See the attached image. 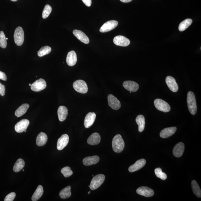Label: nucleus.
<instances>
[{"label":"nucleus","mask_w":201,"mask_h":201,"mask_svg":"<svg viewBox=\"0 0 201 201\" xmlns=\"http://www.w3.org/2000/svg\"><path fill=\"white\" fill-rule=\"evenodd\" d=\"M113 42L117 46L122 47H126L130 44L129 39L122 35H118L114 37Z\"/></svg>","instance_id":"9b49d317"},{"label":"nucleus","mask_w":201,"mask_h":201,"mask_svg":"<svg viewBox=\"0 0 201 201\" xmlns=\"http://www.w3.org/2000/svg\"><path fill=\"white\" fill-rule=\"evenodd\" d=\"M125 146V142L121 135L120 134L116 135L112 141L113 151L117 153H121L123 151Z\"/></svg>","instance_id":"f03ea898"},{"label":"nucleus","mask_w":201,"mask_h":201,"mask_svg":"<svg viewBox=\"0 0 201 201\" xmlns=\"http://www.w3.org/2000/svg\"><path fill=\"white\" fill-rule=\"evenodd\" d=\"M166 84L169 89L172 92L176 93L178 90V86L175 79L172 77L168 76L165 80Z\"/></svg>","instance_id":"ddd939ff"},{"label":"nucleus","mask_w":201,"mask_h":201,"mask_svg":"<svg viewBox=\"0 0 201 201\" xmlns=\"http://www.w3.org/2000/svg\"><path fill=\"white\" fill-rule=\"evenodd\" d=\"M22 171H23V172H24V170H22Z\"/></svg>","instance_id":"09e8293b"},{"label":"nucleus","mask_w":201,"mask_h":201,"mask_svg":"<svg viewBox=\"0 0 201 201\" xmlns=\"http://www.w3.org/2000/svg\"><path fill=\"white\" fill-rule=\"evenodd\" d=\"M0 79L6 81L7 79V77L5 73L0 71Z\"/></svg>","instance_id":"ea45409f"},{"label":"nucleus","mask_w":201,"mask_h":201,"mask_svg":"<svg viewBox=\"0 0 201 201\" xmlns=\"http://www.w3.org/2000/svg\"><path fill=\"white\" fill-rule=\"evenodd\" d=\"M136 192L141 196H144L147 198L151 197L154 194L153 190L147 187H141L137 189Z\"/></svg>","instance_id":"f8f14e48"},{"label":"nucleus","mask_w":201,"mask_h":201,"mask_svg":"<svg viewBox=\"0 0 201 201\" xmlns=\"http://www.w3.org/2000/svg\"><path fill=\"white\" fill-rule=\"evenodd\" d=\"M83 3L86 6L90 7L92 4L91 0H82Z\"/></svg>","instance_id":"a19ab883"},{"label":"nucleus","mask_w":201,"mask_h":201,"mask_svg":"<svg viewBox=\"0 0 201 201\" xmlns=\"http://www.w3.org/2000/svg\"><path fill=\"white\" fill-rule=\"evenodd\" d=\"M193 21L191 19H187L181 22L178 27L180 31H183L187 29L192 24Z\"/></svg>","instance_id":"7c9ffc66"},{"label":"nucleus","mask_w":201,"mask_h":201,"mask_svg":"<svg viewBox=\"0 0 201 201\" xmlns=\"http://www.w3.org/2000/svg\"><path fill=\"white\" fill-rule=\"evenodd\" d=\"M108 101L109 106L112 109L118 110L121 108V103L117 98L112 94L108 95Z\"/></svg>","instance_id":"1a4fd4ad"},{"label":"nucleus","mask_w":201,"mask_h":201,"mask_svg":"<svg viewBox=\"0 0 201 201\" xmlns=\"http://www.w3.org/2000/svg\"><path fill=\"white\" fill-rule=\"evenodd\" d=\"M57 114L60 121H65L68 115L67 108L65 106H60L58 109Z\"/></svg>","instance_id":"5701e85b"},{"label":"nucleus","mask_w":201,"mask_h":201,"mask_svg":"<svg viewBox=\"0 0 201 201\" xmlns=\"http://www.w3.org/2000/svg\"><path fill=\"white\" fill-rule=\"evenodd\" d=\"M73 34L79 40L84 44H88L89 43V38L82 31L78 30H75L73 31Z\"/></svg>","instance_id":"f3484780"},{"label":"nucleus","mask_w":201,"mask_h":201,"mask_svg":"<svg viewBox=\"0 0 201 201\" xmlns=\"http://www.w3.org/2000/svg\"><path fill=\"white\" fill-rule=\"evenodd\" d=\"M191 186L194 194L199 198L201 197V191L199 186L195 180H193L191 182Z\"/></svg>","instance_id":"2f4dec72"},{"label":"nucleus","mask_w":201,"mask_h":201,"mask_svg":"<svg viewBox=\"0 0 201 201\" xmlns=\"http://www.w3.org/2000/svg\"><path fill=\"white\" fill-rule=\"evenodd\" d=\"M187 103L190 112L192 115H195L197 113L198 108L196 97L192 91H189L187 94Z\"/></svg>","instance_id":"f257e3e1"},{"label":"nucleus","mask_w":201,"mask_h":201,"mask_svg":"<svg viewBox=\"0 0 201 201\" xmlns=\"http://www.w3.org/2000/svg\"><path fill=\"white\" fill-rule=\"evenodd\" d=\"M7 44V39L4 33L2 31H0V47L5 48H6Z\"/></svg>","instance_id":"72a5a7b5"},{"label":"nucleus","mask_w":201,"mask_h":201,"mask_svg":"<svg viewBox=\"0 0 201 201\" xmlns=\"http://www.w3.org/2000/svg\"><path fill=\"white\" fill-rule=\"evenodd\" d=\"M155 172L157 177L160 178L162 180H165L167 178L166 174L164 172H162V170L160 168H156L155 170Z\"/></svg>","instance_id":"f704fd0d"},{"label":"nucleus","mask_w":201,"mask_h":201,"mask_svg":"<svg viewBox=\"0 0 201 201\" xmlns=\"http://www.w3.org/2000/svg\"><path fill=\"white\" fill-rule=\"evenodd\" d=\"M16 197V193L12 192L7 195L5 198V201H12L14 200Z\"/></svg>","instance_id":"4c0bfd02"},{"label":"nucleus","mask_w":201,"mask_h":201,"mask_svg":"<svg viewBox=\"0 0 201 201\" xmlns=\"http://www.w3.org/2000/svg\"><path fill=\"white\" fill-rule=\"evenodd\" d=\"M43 192H44V190H43L42 186L39 185L32 197V200L33 201L38 200L42 196Z\"/></svg>","instance_id":"cd10ccee"},{"label":"nucleus","mask_w":201,"mask_h":201,"mask_svg":"<svg viewBox=\"0 0 201 201\" xmlns=\"http://www.w3.org/2000/svg\"><path fill=\"white\" fill-rule=\"evenodd\" d=\"M6 39H7V40H8V38H6Z\"/></svg>","instance_id":"de8ad7c7"},{"label":"nucleus","mask_w":201,"mask_h":201,"mask_svg":"<svg viewBox=\"0 0 201 201\" xmlns=\"http://www.w3.org/2000/svg\"><path fill=\"white\" fill-rule=\"evenodd\" d=\"M96 114L94 112H90L86 115L84 120V126L86 128L91 127L94 122L96 118Z\"/></svg>","instance_id":"dca6fc26"},{"label":"nucleus","mask_w":201,"mask_h":201,"mask_svg":"<svg viewBox=\"0 0 201 201\" xmlns=\"http://www.w3.org/2000/svg\"><path fill=\"white\" fill-rule=\"evenodd\" d=\"M69 137L67 134H64L60 137L57 141V149L59 151L63 150L68 144Z\"/></svg>","instance_id":"2eb2a0df"},{"label":"nucleus","mask_w":201,"mask_h":201,"mask_svg":"<svg viewBox=\"0 0 201 201\" xmlns=\"http://www.w3.org/2000/svg\"><path fill=\"white\" fill-rule=\"evenodd\" d=\"M77 61V57L75 52L71 51L67 54L66 62L69 66H73L76 64Z\"/></svg>","instance_id":"412c9836"},{"label":"nucleus","mask_w":201,"mask_h":201,"mask_svg":"<svg viewBox=\"0 0 201 201\" xmlns=\"http://www.w3.org/2000/svg\"><path fill=\"white\" fill-rule=\"evenodd\" d=\"M90 193H91V191H89V192H88V194H89Z\"/></svg>","instance_id":"c03bdc74"},{"label":"nucleus","mask_w":201,"mask_h":201,"mask_svg":"<svg viewBox=\"0 0 201 201\" xmlns=\"http://www.w3.org/2000/svg\"><path fill=\"white\" fill-rule=\"evenodd\" d=\"M29 107V105L28 104H22L16 110L15 115L18 117H21L27 112Z\"/></svg>","instance_id":"bb28decb"},{"label":"nucleus","mask_w":201,"mask_h":201,"mask_svg":"<svg viewBox=\"0 0 201 201\" xmlns=\"http://www.w3.org/2000/svg\"><path fill=\"white\" fill-rule=\"evenodd\" d=\"M154 103L156 108L161 112H170L171 110L170 105L166 101L162 99H156Z\"/></svg>","instance_id":"39448f33"},{"label":"nucleus","mask_w":201,"mask_h":201,"mask_svg":"<svg viewBox=\"0 0 201 201\" xmlns=\"http://www.w3.org/2000/svg\"><path fill=\"white\" fill-rule=\"evenodd\" d=\"M185 144L182 142H180L174 146L173 153L175 157H180L183 155L185 151Z\"/></svg>","instance_id":"6ab92c4d"},{"label":"nucleus","mask_w":201,"mask_h":201,"mask_svg":"<svg viewBox=\"0 0 201 201\" xmlns=\"http://www.w3.org/2000/svg\"><path fill=\"white\" fill-rule=\"evenodd\" d=\"M47 86L46 81L43 79L37 80L32 84L31 89L34 92H40L44 90Z\"/></svg>","instance_id":"0eeeda50"},{"label":"nucleus","mask_w":201,"mask_h":201,"mask_svg":"<svg viewBox=\"0 0 201 201\" xmlns=\"http://www.w3.org/2000/svg\"><path fill=\"white\" fill-rule=\"evenodd\" d=\"M15 43L18 46L23 44L24 40V31L21 27H18L15 30L14 34Z\"/></svg>","instance_id":"20e7f679"},{"label":"nucleus","mask_w":201,"mask_h":201,"mask_svg":"<svg viewBox=\"0 0 201 201\" xmlns=\"http://www.w3.org/2000/svg\"><path fill=\"white\" fill-rule=\"evenodd\" d=\"M5 87L4 85L2 84L0 82V95L2 96H4L5 95Z\"/></svg>","instance_id":"58836bf2"},{"label":"nucleus","mask_w":201,"mask_h":201,"mask_svg":"<svg viewBox=\"0 0 201 201\" xmlns=\"http://www.w3.org/2000/svg\"><path fill=\"white\" fill-rule=\"evenodd\" d=\"M25 163L23 159L20 158L18 159L13 167V170L16 172L20 171L25 166Z\"/></svg>","instance_id":"c756f323"},{"label":"nucleus","mask_w":201,"mask_h":201,"mask_svg":"<svg viewBox=\"0 0 201 201\" xmlns=\"http://www.w3.org/2000/svg\"><path fill=\"white\" fill-rule=\"evenodd\" d=\"M30 121L29 120L26 119H22L16 124L15 126V130L18 133L23 132L27 130Z\"/></svg>","instance_id":"9d476101"},{"label":"nucleus","mask_w":201,"mask_h":201,"mask_svg":"<svg viewBox=\"0 0 201 201\" xmlns=\"http://www.w3.org/2000/svg\"><path fill=\"white\" fill-rule=\"evenodd\" d=\"M118 22L115 20H111L105 23L99 30L101 33H106L112 30L117 27Z\"/></svg>","instance_id":"6e6552de"},{"label":"nucleus","mask_w":201,"mask_h":201,"mask_svg":"<svg viewBox=\"0 0 201 201\" xmlns=\"http://www.w3.org/2000/svg\"><path fill=\"white\" fill-rule=\"evenodd\" d=\"M31 85H32V84H29V85L30 86H31Z\"/></svg>","instance_id":"a18cd8bd"},{"label":"nucleus","mask_w":201,"mask_h":201,"mask_svg":"<svg viewBox=\"0 0 201 201\" xmlns=\"http://www.w3.org/2000/svg\"><path fill=\"white\" fill-rule=\"evenodd\" d=\"M48 140V137L46 133L41 132L37 137V145L39 146H44L46 144Z\"/></svg>","instance_id":"393cba45"},{"label":"nucleus","mask_w":201,"mask_h":201,"mask_svg":"<svg viewBox=\"0 0 201 201\" xmlns=\"http://www.w3.org/2000/svg\"><path fill=\"white\" fill-rule=\"evenodd\" d=\"M131 93V91H130V93Z\"/></svg>","instance_id":"8fccbe9b"},{"label":"nucleus","mask_w":201,"mask_h":201,"mask_svg":"<svg viewBox=\"0 0 201 201\" xmlns=\"http://www.w3.org/2000/svg\"><path fill=\"white\" fill-rule=\"evenodd\" d=\"M101 141V136L99 133H93L87 140L88 144L91 145H95L98 144Z\"/></svg>","instance_id":"4be33fe9"},{"label":"nucleus","mask_w":201,"mask_h":201,"mask_svg":"<svg viewBox=\"0 0 201 201\" xmlns=\"http://www.w3.org/2000/svg\"><path fill=\"white\" fill-rule=\"evenodd\" d=\"M61 172L65 177L67 178L72 176L73 171L71 170V168L69 167H64L62 169Z\"/></svg>","instance_id":"e433bc0d"},{"label":"nucleus","mask_w":201,"mask_h":201,"mask_svg":"<svg viewBox=\"0 0 201 201\" xmlns=\"http://www.w3.org/2000/svg\"><path fill=\"white\" fill-rule=\"evenodd\" d=\"M136 121L138 125V130L139 132H142L145 128V118L142 115H139L137 116Z\"/></svg>","instance_id":"a878e982"},{"label":"nucleus","mask_w":201,"mask_h":201,"mask_svg":"<svg viewBox=\"0 0 201 201\" xmlns=\"http://www.w3.org/2000/svg\"><path fill=\"white\" fill-rule=\"evenodd\" d=\"M11 1L12 2H16V1H18V0H11Z\"/></svg>","instance_id":"37998d69"},{"label":"nucleus","mask_w":201,"mask_h":201,"mask_svg":"<svg viewBox=\"0 0 201 201\" xmlns=\"http://www.w3.org/2000/svg\"><path fill=\"white\" fill-rule=\"evenodd\" d=\"M59 196L61 198L63 199L70 198L71 196V187L68 186L65 188L60 191Z\"/></svg>","instance_id":"c85d7f7f"},{"label":"nucleus","mask_w":201,"mask_h":201,"mask_svg":"<svg viewBox=\"0 0 201 201\" xmlns=\"http://www.w3.org/2000/svg\"><path fill=\"white\" fill-rule=\"evenodd\" d=\"M105 179V176L103 174H98L94 176L90 183V189L94 190L98 188L104 183Z\"/></svg>","instance_id":"7ed1b4c3"},{"label":"nucleus","mask_w":201,"mask_h":201,"mask_svg":"<svg viewBox=\"0 0 201 201\" xmlns=\"http://www.w3.org/2000/svg\"><path fill=\"white\" fill-rule=\"evenodd\" d=\"M73 87L78 93L86 94L87 93L88 87L87 84L84 80H78L75 81L73 84Z\"/></svg>","instance_id":"423d86ee"},{"label":"nucleus","mask_w":201,"mask_h":201,"mask_svg":"<svg viewBox=\"0 0 201 201\" xmlns=\"http://www.w3.org/2000/svg\"><path fill=\"white\" fill-rule=\"evenodd\" d=\"M176 128L175 127L166 128L161 131L160 136L162 138H169L176 133Z\"/></svg>","instance_id":"aec40b11"},{"label":"nucleus","mask_w":201,"mask_h":201,"mask_svg":"<svg viewBox=\"0 0 201 201\" xmlns=\"http://www.w3.org/2000/svg\"><path fill=\"white\" fill-rule=\"evenodd\" d=\"M123 85L125 89L131 92H136L139 88V84L133 81H126L123 83Z\"/></svg>","instance_id":"4468645a"},{"label":"nucleus","mask_w":201,"mask_h":201,"mask_svg":"<svg viewBox=\"0 0 201 201\" xmlns=\"http://www.w3.org/2000/svg\"><path fill=\"white\" fill-rule=\"evenodd\" d=\"M123 3H128L131 2L132 0H120Z\"/></svg>","instance_id":"79ce46f5"},{"label":"nucleus","mask_w":201,"mask_h":201,"mask_svg":"<svg viewBox=\"0 0 201 201\" xmlns=\"http://www.w3.org/2000/svg\"><path fill=\"white\" fill-rule=\"evenodd\" d=\"M146 161L145 159H142L137 161L134 164L131 165L129 168L130 172H133L140 170L145 165Z\"/></svg>","instance_id":"a211bd4d"},{"label":"nucleus","mask_w":201,"mask_h":201,"mask_svg":"<svg viewBox=\"0 0 201 201\" xmlns=\"http://www.w3.org/2000/svg\"><path fill=\"white\" fill-rule=\"evenodd\" d=\"M99 161V158L98 156L88 157L85 158L83 160V163L85 166L96 164Z\"/></svg>","instance_id":"b1692460"},{"label":"nucleus","mask_w":201,"mask_h":201,"mask_svg":"<svg viewBox=\"0 0 201 201\" xmlns=\"http://www.w3.org/2000/svg\"><path fill=\"white\" fill-rule=\"evenodd\" d=\"M52 51V48L48 46H44L42 47L38 52V55L39 57L47 55L50 53Z\"/></svg>","instance_id":"473e14b6"},{"label":"nucleus","mask_w":201,"mask_h":201,"mask_svg":"<svg viewBox=\"0 0 201 201\" xmlns=\"http://www.w3.org/2000/svg\"><path fill=\"white\" fill-rule=\"evenodd\" d=\"M52 8L50 5H46L45 6L42 13V17L43 19H46L48 17L51 12Z\"/></svg>","instance_id":"c9c22d12"},{"label":"nucleus","mask_w":201,"mask_h":201,"mask_svg":"<svg viewBox=\"0 0 201 201\" xmlns=\"http://www.w3.org/2000/svg\"><path fill=\"white\" fill-rule=\"evenodd\" d=\"M26 131H27V130H25L24 131V132H26Z\"/></svg>","instance_id":"49530a36"}]
</instances>
